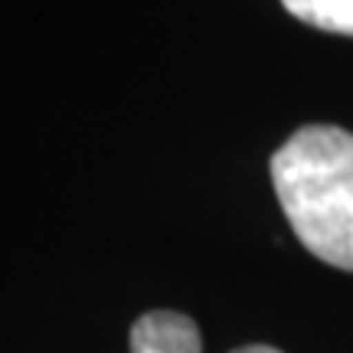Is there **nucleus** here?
Here are the masks:
<instances>
[{
    "label": "nucleus",
    "mask_w": 353,
    "mask_h": 353,
    "mask_svg": "<svg viewBox=\"0 0 353 353\" xmlns=\"http://www.w3.org/2000/svg\"><path fill=\"white\" fill-rule=\"evenodd\" d=\"M131 353H203V341L187 314L148 311L131 327Z\"/></svg>",
    "instance_id": "f03ea898"
},
{
    "label": "nucleus",
    "mask_w": 353,
    "mask_h": 353,
    "mask_svg": "<svg viewBox=\"0 0 353 353\" xmlns=\"http://www.w3.org/2000/svg\"><path fill=\"white\" fill-rule=\"evenodd\" d=\"M232 353H278L275 347H242V350H232Z\"/></svg>",
    "instance_id": "20e7f679"
},
{
    "label": "nucleus",
    "mask_w": 353,
    "mask_h": 353,
    "mask_svg": "<svg viewBox=\"0 0 353 353\" xmlns=\"http://www.w3.org/2000/svg\"><path fill=\"white\" fill-rule=\"evenodd\" d=\"M272 183L291 232L321 262L353 272V134L334 125L294 131L272 157Z\"/></svg>",
    "instance_id": "f257e3e1"
},
{
    "label": "nucleus",
    "mask_w": 353,
    "mask_h": 353,
    "mask_svg": "<svg viewBox=\"0 0 353 353\" xmlns=\"http://www.w3.org/2000/svg\"><path fill=\"white\" fill-rule=\"evenodd\" d=\"M281 3L301 23L353 37V0H281Z\"/></svg>",
    "instance_id": "7ed1b4c3"
}]
</instances>
